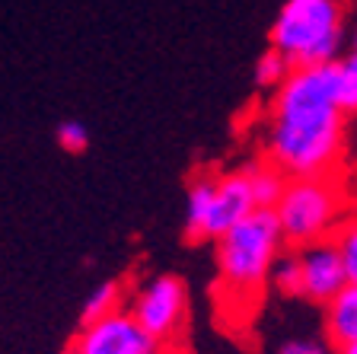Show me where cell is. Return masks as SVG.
I'll list each match as a JSON object with an SVG mask.
<instances>
[{
    "instance_id": "6da1fadb",
    "label": "cell",
    "mask_w": 357,
    "mask_h": 354,
    "mask_svg": "<svg viewBox=\"0 0 357 354\" xmlns=\"http://www.w3.org/2000/svg\"><path fill=\"white\" fill-rule=\"evenodd\" d=\"M348 112L332 87V61L297 67L284 77L271 103L268 163L287 179L332 176L344 156Z\"/></svg>"
},
{
    "instance_id": "7a4b0ae2",
    "label": "cell",
    "mask_w": 357,
    "mask_h": 354,
    "mask_svg": "<svg viewBox=\"0 0 357 354\" xmlns=\"http://www.w3.org/2000/svg\"><path fill=\"white\" fill-rule=\"evenodd\" d=\"M281 246V227L271 207H255L217 236V272H220L223 303L230 310L255 303L265 294L268 272Z\"/></svg>"
},
{
    "instance_id": "3957f363",
    "label": "cell",
    "mask_w": 357,
    "mask_h": 354,
    "mask_svg": "<svg viewBox=\"0 0 357 354\" xmlns=\"http://www.w3.org/2000/svg\"><path fill=\"white\" fill-rule=\"evenodd\" d=\"M344 0H284L271 26V48L294 71L328 64L344 45Z\"/></svg>"
},
{
    "instance_id": "277c9868",
    "label": "cell",
    "mask_w": 357,
    "mask_h": 354,
    "mask_svg": "<svg viewBox=\"0 0 357 354\" xmlns=\"http://www.w3.org/2000/svg\"><path fill=\"white\" fill-rule=\"evenodd\" d=\"M281 227V239L290 246H310L338 230L344 201L332 176L287 179L278 205L271 207Z\"/></svg>"
},
{
    "instance_id": "5b68a950",
    "label": "cell",
    "mask_w": 357,
    "mask_h": 354,
    "mask_svg": "<svg viewBox=\"0 0 357 354\" xmlns=\"http://www.w3.org/2000/svg\"><path fill=\"white\" fill-rule=\"evenodd\" d=\"M249 211H255L252 192L245 185L243 170L223 172V176L195 179L188 189V223L185 236L192 243L217 239L223 230L239 223Z\"/></svg>"
},
{
    "instance_id": "8992f818",
    "label": "cell",
    "mask_w": 357,
    "mask_h": 354,
    "mask_svg": "<svg viewBox=\"0 0 357 354\" xmlns=\"http://www.w3.org/2000/svg\"><path fill=\"white\" fill-rule=\"evenodd\" d=\"M188 316V288L176 274H156L134 294L131 319L150 339L169 345Z\"/></svg>"
},
{
    "instance_id": "52a82bcc",
    "label": "cell",
    "mask_w": 357,
    "mask_h": 354,
    "mask_svg": "<svg viewBox=\"0 0 357 354\" xmlns=\"http://www.w3.org/2000/svg\"><path fill=\"white\" fill-rule=\"evenodd\" d=\"M77 354H160L163 345L150 339L141 325L131 319V313H112L89 325H80V335L74 341Z\"/></svg>"
},
{
    "instance_id": "ba28073f",
    "label": "cell",
    "mask_w": 357,
    "mask_h": 354,
    "mask_svg": "<svg viewBox=\"0 0 357 354\" xmlns=\"http://www.w3.org/2000/svg\"><path fill=\"white\" fill-rule=\"evenodd\" d=\"M300 258V297L316 303H328L344 284H354L348 278L342 265V256H338V246L335 239H319V243L300 246L297 252Z\"/></svg>"
},
{
    "instance_id": "9c48e42d",
    "label": "cell",
    "mask_w": 357,
    "mask_h": 354,
    "mask_svg": "<svg viewBox=\"0 0 357 354\" xmlns=\"http://www.w3.org/2000/svg\"><path fill=\"white\" fill-rule=\"evenodd\" d=\"M326 335L332 348L357 341V284H344L326 303Z\"/></svg>"
},
{
    "instance_id": "30bf717a",
    "label": "cell",
    "mask_w": 357,
    "mask_h": 354,
    "mask_svg": "<svg viewBox=\"0 0 357 354\" xmlns=\"http://www.w3.org/2000/svg\"><path fill=\"white\" fill-rule=\"evenodd\" d=\"M243 176L249 192H252L255 207H275L284 192V185H287V176L278 166H271V163H249L243 170Z\"/></svg>"
},
{
    "instance_id": "8fae6325",
    "label": "cell",
    "mask_w": 357,
    "mask_h": 354,
    "mask_svg": "<svg viewBox=\"0 0 357 354\" xmlns=\"http://www.w3.org/2000/svg\"><path fill=\"white\" fill-rule=\"evenodd\" d=\"M332 87H335V99L342 105L344 112H354L357 109V54H338L332 61Z\"/></svg>"
},
{
    "instance_id": "7c38bea8",
    "label": "cell",
    "mask_w": 357,
    "mask_h": 354,
    "mask_svg": "<svg viewBox=\"0 0 357 354\" xmlns=\"http://www.w3.org/2000/svg\"><path fill=\"white\" fill-rule=\"evenodd\" d=\"M121 297H125V284H121V281H105V284H99V288L86 297V303H83L80 325H89V323H96V319H105V316H112V313H119Z\"/></svg>"
},
{
    "instance_id": "4fadbf2b",
    "label": "cell",
    "mask_w": 357,
    "mask_h": 354,
    "mask_svg": "<svg viewBox=\"0 0 357 354\" xmlns=\"http://www.w3.org/2000/svg\"><path fill=\"white\" fill-rule=\"evenodd\" d=\"M268 284L281 297H300V258L297 252H278L268 272Z\"/></svg>"
},
{
    "instance_id": "5bb4252c",
    "label": "cell",
    "mask_w": 357,
    "mask_h": 354,
    "mask_svg": "<svg viewBox=\"0 0 357 354\" xmlns=\"http://www.w3.org/2000/svg\"><path fill=\"white\" fill-rule=\"evenodd\" d=\"M290 71H294V67L287 64V58H284L281 52H275V48H268V52L259 58V64H255V83H259V87L278 89Z\"/></svg>"
},
{
    "instance_id": "9a60e30c",
    "label": "cell",
    "mask_w": 357,
    "mask_h": 354,
    "mask_svg": "<svg viewBox=\"0 0 357 354\" xmlns=\"http://www.w3.org/2000/svg\"><path fill=\"white\" fill-rule=\"evenodd\" d=\"M335 246H338V256H342V265L348 272V278L357 284V233L351 223H342V227L332 233Z\"/></svg>"
},
{
    "instance_id": "2e32d148",
    "label": "cell",
    "mask_w": 357,
    "mask_h": 354,
    "mask_svg": "<svg viewBox=\"0 0 357 354\" xmlns=\"http://www.w3.org/2000/svg\"><path fill=\"white\" fill-rule=\"evenodd\" d=\"M58 144L67 154H83L89 147V131L83 121H64L58 125Z\"/></svg>"
},
{
    "instance_id": "e0dca14e",
    "label": "cell",
    "mask_w": 357,
    "mask_h": 354,
    "mask_svg": "<svg viewBox=\"0 0 357 354\" xmlns=\"http://www.w3.org/2000/svg\"><path fill=\"white\" fill-rule=\"evenodd\" d=\"M281 354H335V348L322 345V341H312V339H294L281 348Z\"/></svg>"
},
{
    "instance_id": "ac0fdd59",
    "label": "cell",
    "mask_w": 357,
    "mask_h": 354,
    "mask_svg": "<svg viewBox=\"0 0 357 354\" xmlns=\"http://www.w3.org/2000/svg\"><path fill=\"white\" fill-rule=\"evenodd\" d=\"M160 354H192V351H188V348H178V345H169V348L163 345V351Z\"/></svg>"
},
{
    "instance_id": "d6986e66",
    "label": "cell",
    "mask_w": 357,
    "mask_h": 354,
    "mask_svg": "<svg viewBox=\"0 0 357 354\" xmlns=\"http://www.w3.org/2000/svg\"><path fill=\"white\" fill-rule=\"evenodd\" d=\"M335 354H357V341H354V345H342V348H335Z\"/></svg>"
},
{
    "instance_id": "ffe728a7",
    "label": "cell",
    "mask_w": 357,
    "mask_h": 354,
    "mask_svg": "<svg viewBox=\"0 0 357 354\" xmlns=\"http://www.w3.org/2000/svg\"><path fill=\"white\" fill-rule=\"evenodd\" d=\"M64 354H77V351H74V348H67V351H64Z\"/></svg>"
}]
</instances>
